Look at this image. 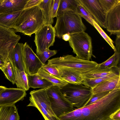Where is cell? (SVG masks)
I'll list each match as a JSON object with an SVG mask.
<instances>
[{
	"instance_id": "obj_35",
	"label": "cell",
	"mask_w": 120,
	"mask_h": 120,
	"mask_svg": "<svg viewBox=\"0 0 120 120\" xmlns=\"http://www.w3.org/2000/svg\"><path fill=\"white\" fill-rule=\"evenodd\" d=\"M42 68L56 77L64 81L61 78L59 71L56 67L47 64L44 65Z\"/></svg>"
},
{
	"instance_id": "obj_18",
	"label": "cell",
	"mask_w": 120,
	"mask_h": 120,
	"mask_svg": "<svg viewBox=\"0 0 120 120\" xmlns=\"http://www.w3.org/2000/svg\"><path fill=\"white\" fill-rule=\"evenodd\" d=\"M24 44L18 43L10 52L8 58L15 67L21 71H24L23 59Z\"/></svg>"
},
{
	"instance_id": "obj_32",
	"label": "cell",
	"mask_w": 120,
	"mask_h": 120,
	"mask_svg": "<svg viewBox=\"0 0 120 120\" xmlns=\"http://www.w3.org/2000/svg\"><path fill=\"white\" fill-rule=\"evenodd\" d=\"M92 20L93 26L97 30L103 38L111 47L114 51H116V50L113 44V41L106 34L94 19H93Z\"/></svg>"
},
{
	"instance_id": "obj_16",
	"label": "cell",
	"mask_w": 120,
	"mask_h": 120,
	"mask_svg": "<svg viewBox=\"0 0 120 120\" xmlns=\"http://www.w3.org/2000/svg\"><path fill=\"white\" fill-rule=\"evenodd\" d=\"M28 0H0V14L22 10Z\"/></svg>"
},
{
	"instance_id": "obj_11",
	"label": "cell",
	"mask_w": 120,
	"mask_h": 120,
	"mask_svg": "<svg viewBox=\"0 0 120 120\" xmlns=\"http://www.w3.org/2000/svg\"><path fill=\"white\" fill-rule=\"evenodd\" d=\"M80 4L89 13L96 22L101 27L105 28L106 13L100 4L99 0H78Z\"/></svg>"
},
{
	"instance_id": "obj_4",
	"label": "cell",
	"mask_w": 120,
	"mask_h": 120,
	"mask_svg": "<svg viewBox=\"0 0 120 120\" xmlns=\"http://www.w3.org/2000/svg\"><path fill=\"white\" fill-rule=\"evenodd\" d=\"M60 90L73 107L77 109L84 107L93 94L92 89L82 84L68 83Z\"/></svg>"
},
{
	"instance_id": "obj_36",
	"label": "cell",
	"mask_w": 120,
	"mask_h": 120,
	"mask_svg": "<svg viewBox=\"0 0 120 120\" xmlns=\"http://www.w3.org/2000/svg\"><path fill=\"white\" fill-rule=\"evenodd\" d=\"M111 91H105L95 94H93L90 98L85 106L90 105L96 102L105 96Z\"/></svg>"
},
{
	"instance_id": "obj_30",
	"label": "cell",
	"mask_w": 120,
	"mask_h": 120,
	"mask_svg": "<svg viewBox=\"0 0 120 120\" xmlns=\"http://www.w3.org/2000/svg\"><path fill=\"white\" fill-rule=\"evenodd\" d=\"M27 106H32L36 108L41 114L45 120H60L58 117L50 115L45 109L35 103L30 101Z\"/></svg>"
},
{
	"instance_id": "obj_13",
	"label": "cell",
	"mask_w": 120,
	"mask_h": 120,
	"mask_svg": "<svg viewBox=\"0 0 120 120\" xmlns=\"http://www.w3.org/2000/svg\"><path fill=\"white\" fill-rule=\"evenodd\" d=\"M105 27L110 35H120V4L107 13Z\"/></svg>"
},
{
	"instance_id": "obj_9",
	"label": "cell",
	"mask_w": 120,
	"mask_h": 120,
	"mask_svg": "<svg viewBox=\"0 0 120 120\" xmlns=\"http://www.w3.org/2000/svg\"><path fill=\"white\" fill-rule=\"evenodd\" d=\"M14 29L0 25V54L6 59L20 40Z\"/></svg>"
},
{
	"instance_id": "obj_24",
	"label": "cell",
	"mask_w": 120,
	"mask_h": 120,
	"mask_svg": "<svg viewBox=\"0 0 120 120\" xmlns=\"http://www.w3.org/2000/svg\"><path fill=\"white\" fill-rule=\"evenodd\" d=\"M22 11L0 14V25L5 27L13 29L16 20Z\"/></svg>"
},
{
	"instance_id": "obj_39",
	"label": "cell",
	"mask_w": 120,
	"mask_h": 120,
	"mask_svg": "<svg viewBox=\"0 0 120 120\" xmlns=\"http://www.w3.org/2000/svg\"><path fill=\"white\" fill-rule=\"evenodd\" d=\"M110 118L113 120H120V109L112 114Z\"/></svg>"
},
{
	"instance_id": "obj_29",
	"label": "cell",
	"mask_w": 120,
	"mask_h": 120,
	"mask_svg": "<svg viewBox=\"0 0 120 120\" xmlns=\"http://www.w3.org/2000/svg\"><path fill=\"white\" fill-rule=\"evenodd\" d=\"M120 58V53L117 51L109 58L104 62L98 64L97 68H118L117 65L119 63Z\"/></svg>"
},
{
	"instance_id": "obj_27",
	"label": "cell",
	"mask_w": 120,
	"mask_h": 120,
	"mask_svg": "<svg viewBox=\"0 0 120 120\" xmlns=\"http://www.w3.org/2000/svg\"><path fill=\"white\" fill-rule=\"evenodd\" d=\"M119 74H120V70L112 72L108 75L102 77L92 79L84 78L82 84L92 89L101 82Z\"/></svg>"
},
{
	"instance_id": "obj_15",
	"label": "cell",
	"mask_w": 120,
	"mask_h": 120,
	"mask_svg": "<svg viewBox=\"0 0 120 120\" xmlns=\"http://www.w3.org/2000/svg\"><path fill=\"white\" fill-rule=\"evenodd\" d=\"M62 79L68 83L79 84H82L84 79L80 72L69 68L56 67Z\"/></svg>"
},
{
	"instance_id": "obj_6",
	"label": "cell",
	"mask_w": 120,
	"mask_h": 120,
	"mask_svg": "<svg viewBox=\"0 0 120 120\" xmlns=\"http://www.w3.org/2000/svg\"><path fill=\"white\" fill-rule=\"evenodd\" d=\"M68 41L77 58L90 60L93 56L92 41L90 37L84 32L70 35Z\"/></svg>"
},
{
	"instance_id": "obj_42",
	"label": "cell",
	"mask_w": 120,
	"mask_h": 120,
	"mask_svg": "<svg viewBox=\"0 0 120 120\" xmlns=\"http://www.w3.org/2000/svg\"><path fill=\"white\" fill-rule=\"evenodd\" d=\"M70 35L68 34H65L63 35L62 37V39L65 41H69L70 38Z\"/></svg>"
},
{
	"instance_id": "obj_23",
	"label": "cell",
	"mask_w": 120,
	"mask_h": 120,
	"mask_svg": "<svg viewBox=\"0 0 120 120\" xmlns=\"http://www.w3.org/2000/svg\"><path fill=\"white\" fill-rule=\"evenodd\" d=\"M120 70V68H102L97 67L95 69L82 75L84 78L92 79L106 76L111 73Z\"/></svg>"
},
{
	"instance_id": "obj_7",
	"label": "cell",
	"mask_w": 120,
	"mask_h": 120,
	"mask_svg": "<svg viewBox=\"0 0 120 120\" xmlns=\"http://www.w3.org/2000/svg\"><path fill=\"white\" fill-rule=\"evenodd\" d=\"M60 88L53 85L46 89L52 110L58 118L74 109L71 104L61 92Z\"/></svg>"
},
{
	"instance_id": "obj_43",
	"label": "cell",
	"mask_w": 120,
	"mask_h": 120,
	"mask_svg": "<svg viewBox=\"0 0 120 120\" xmlns=\"http://www.w3.org/2000/svg\"><path fill=\"white\" fill-rule=\"evenodd\" d=\"M6 88V87L5 86H0V93Z\"/></svg>"
},
{
	"instance_id": "obj_2",
	"label": "cell",
	"mask_w": 120,
	"mask_h": 120,
	"mask_svg": "<svg viewBox=\"0 0 120 120\" xmlns=\"http://www.w3.org/2000/svg\"><path fill=\"white\" fill-rule=\"evenodd\" d=\"M45 24L42 11L37 5L22 10L13 29L16 32L31 36Z\"/></svg>"
},
{
	"instance_id": "obj_14",
	"label": "cell",
	"mask_w": 120,
	"mask_h": 120,
	"mask_svg": "<svg viewBox=\"0 0 120 120\" xmlns=\"http://www.w3.org/2000/svg\"><path fill=\"white\" fill-rule=\"evenodd\" d=\"M30 94V95L29 99L30 101L39 105L45 109L52 116H56L52 110L46 89L43 88L34 90L31 91Z\"/></svg>"
},
{
	"instance_id": "obj_17",
	"label": "cell",
	"mask_w": 120,
	"mask_h": 120,
	"mask_svg": "<svg viewBox=\"0 0 120 120\" xmlns=\"http://www.w3.org/2000/svg\"><path fill=\"white\" fill-rule=\"evenodd\" d=\"M120 89V74L107 79L92 89L93 94Z\"/></svg>"
},
{
	"instance_id": "obj_5",
	"label": "cell",
	"mask_w": 120,
	"mask_h": 120,
	"mask_svg": "<svg viewBox=\"0 0 120 120\" xmlns=\"http://www.w3.org/2000/svg\"><path fill=\"white\" fill-rule=\"evenodd\" d=\"M47 64L56 67L71 68L82 75L96 68L98 64L95 61L80 59L70 55L49 60Z\"/></svg>"
},
{
	"instance_id": "obj_38",
	"label": "cell",
	"mask_w": 120,
	"mask_h": 120,
	"mask_svg": "<svg viewBox=\"0 0 120 120\" xmlns=\"http://www.w3.org/2000/svg\"><path fill=\"white\" fill-rule=\"evenodd\" d=\"M42 1V0H28L25 6L24 9L38 5Z\"/></svg>"
},
{
	"instance_id": "obj_21",
	"label": "cell",
	"mask_w": 120,
	"mask_h": 120,
	"mask_svg": "<svg viewBox=\"0 0 120 120\" xmlns=\"http://www.w3.org/2000/svg\"><path fill=\"white\" fill-rule=\"evenodd\" d=\"M78 0H60L57 16L67 12L76 13Z\"/></svg>"
},
{
	"instance_id": "obj_31",
	"label": "cell",
	"mask_w": 120,
	"mask_h": 120,
	"mask_svg": "<svg viewBox=\"0 0 120 120\" xmlns=\"http://www.w3.org/2000/svg\"><path fill=\"white\" fill-rule=\"evenodd\" d=\"M103 10L106 13L120 4V0H99Z\"/></svg>"
},
{
	"instance_id": "obj_25",
	"label": "cell",
	"mask_w": 120,
	"mask_h": 120,
	"mask_svg": "<svg viewBox=\"0 0 120 120\" xmlns=\"http://www.w3.org/2000/svg\"><path fill=\"white\" fill-rule=\"evenodd\" d=\"M15 83L17 88L28 90L29 87L28 84L27 75L24 71L19 70L15 67Z\"/></svg>"
},
{
	"instance_id": "obj_10",
	"label": "cell",
	"mask_w": 120,
	"mask_h": 120,
	"mask_svg": "<svg viewBox=\"0 0 120 120\" xmlns=\"http://www.w3.org/2000/svg\"><path fill=\"white\" fill-rule=\"evenodd\" d=\"M23 59L24 71L27 75L37 74L44 65L26 42L24 44Z\"/></svg>"
},
{
	"instance_id": "obj_8",
	"label": "cell",
	"mask_w": 120,
	"mask_h": 120,
	"mask_svg": "<svg viewBox=\"0 0 120 120\" xmlns=\"http://www.w3.org/2000/svg\"><path fill=\"white\" fill-rule=\"evenodd\" d=\"M35 34L34 41L37 54L49 49L50 47L53 45L56 32L52 25H44Z\"/></svg>"
},
{
	"instance_id": "obj_40",
	"label": "cell",
	"mask_w": 120,
	"mask_h": 120,
	"mask_svg": "<svg viewBox=\"0 0 120 120\" xmlns=\"http://www.w3.org/2000/svg\"><path fill=\"white\" fill-rule=\"evenodd\" d=\"M115 43L116 51L120 53V35L116 36Z\"/></svg>"
},
{
	"instance_id": "obj_37",
	"label": "cell",
	"mask_w": 120,
	"mask_h": 120,
	"mask_svg": "<svg viewBox=\"0 0 120 120\" xmlns=\"http://www.w3.org/2000/svg\"><path fill=\"white\" fill-rule=\"evenodd\" d=\"M60 0H52V15L54 18L57 17L58 10Z\"/></svg>"
},
{
	"instance_id": "obj_1",
	"label": "cell",
	"mask_w": 120,
	"mask_h": 120,
	"mask_svg": "<svg viewBox=\"0 0 120 120\" xmlns=\"http://www.w3.org/2000/svg\"><path fill=\"white\" fill-rule=\"evenodd\" d=\"M120 109V89H114L96 102L72 112L71 120H109Z\"/></svg>"
},
{
	"instance_id": "obj_41",
	"label": "cell",
	"mask_w": 120,
	"mask_h": 120,
	"mask_svg": "<svg viewBox=\"0 0 120 120\" xmlns=\"http://www.w3.org/2000/svg\"><path fill=\"white\" fill-rule=\"evenodd\" d=\"M6 59L0 54V69L1 70L4 66Z\"/></svg>"
},
{
	"instance_id": "obj_12",
	"label": "cell",
	"mask_w": 120,
	"mask_h": 120,
	"mask_svg": "<svg viewBox=\"0 0 120 120\" xmlns=\"http://www.w3.org/2000/svg\"><path fill=\"white\" fill-rule=\"evenodd\" d=\"M26 95L24 90L6 87L0 93V107L15 104L23 100Z\"/></svg>"
},
{
	"instance_id": "obj_44",
	"label": "cell",
	"mask_w": 120,
	"mask_h": 120,
	"mask_svg": "<svg viewBox=\"0 0 120 120\" xmlns=\"http://www.w3.org/2000/svg\"><path fill=\"white\" fill-rule=\"evenodd\" d=\"M109 120H112V119H110Z\"/></svg>"
},
{
	"instance_id": "obj_28",
	"label": "cell",
	"mask_w": 120,
	"mask_h": 120,
	"mask_svg": "<svg viewBox=\"0 0 120 120\" xmlns=\"http://www.w3.org/2000/svg\"><path fill=\"white\" fill-rule=\"evenodd\" d=\"M2 71L6 78L13 84L15 83V67L8 57L6 59Z\"/></svg>"
},
{
	"instance_id": "obj_26",
	"label": "cell",
	"mask_w": 120,
	"mask_h": 120,
	"mask_svg": "<svg viewBox=\"0 0 120 120\" xmlns=\"http://www.w3.org/2000/svg\"><path fill=\"white\" fill-rule=\"evenodd\" d=\"M37 74L52 83L53 86H57L60 88L68 83L65 81L56 77L42 68L40 70Z\"/></svg>"
},
{
	"instance_id": "obj_3",
	"label": "cell",
	"mask_w": 120,
	"mask_h": 120,
	"mask_svg": "<svg viewBox=\"0 0 120 120\" xmlns=\"http://www.w3.org/2000/svg\"><path fill=\"white\" fill-rule=\"evenodd\" d=\"M54 27L56 36L59 38L65 34L71 35L84 32L86 29L81 17L76 13L69 12L57 16Z\"/></svg>"
},
{
	"instance_id": "obj_34",
	"label": "cell",
	"mask_w": 120,
	"mask_h": 120,
	"mask_svg": "<svg viewBox=\"0 0 120 120\" xmlns=\"http://www.w3.org/2000/svg\"><path fill=\"white\" fill-rule=\"evenodd\" d=\"M57 53V51L56 50H51L48 49L37 55L42 63L45 65L46 61L49 58L55 55Z\"/></svg>"
},
{
	"instance_id": "obj_33",
	"label": "cell",
	"mask_w": 120,
	"mask_h": 120,
	"mask_svg": "<svg viewBox=\"0 0 120 120\" xmlns=\"http://www.w3.org/2000/svg\"><path fill=\"white\" fill-rule=\"evenodd\" d=\"M76 13L81 17L84 18L90 24L94 26L92 20L93 19H94L93 18L79 3L77 7Z\"/></svg>"
},
{
	"instance_id": "obj_20",
	"label": "cell",
	"mask_w": 120,
	"mask_h": 120,
	"mask_svg": "<svg viewBox=\"0 0 120 120\" xmlns=\"http://www.w3.org/2000/svg\"><path fill=\"white\" fill-rule=\"evenodd\" d=\"M29 87L35 89L42 88L47 89L52 86L53 84L38 74L27 75Z\"/></svg>"
},
{
	"instance_id": "obj_22",
	"label": "cell",
	"mask_w": 120,
	"mask_h": 120,
	"mask_svg": "<svg viewBox=\"0 0 120 120\" xmlns=\"http://www.w3.org/2000/svg\"><path fill=\"white\" fill-rule=\"evenodd\" d=\"M52 0L42 1L38 5L41 10L44 18L45 24L52 25L53 23V18L52 15Z\"/></svg>"
},
{
	"instance_id": "obj_19",
	"label": "cell",
	"mask_w": 120,
	"mask_h": 120,
	"mask_svg": "<svg viewBox=\"0 0 120 120\" xmlns=\"http://www.w3.org/2000/svg\"><path fill=\"white\" fill-rule=\"evenodd\" d=\"M15 104L0 107V120H19Z\"/></svg>"
}]
</instances>
